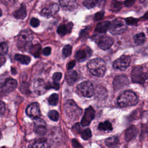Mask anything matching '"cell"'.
Listing matches in <instances>:
<instances>
[{
    "mask_svg": "<svg viewBox=\"0 0 148 148\" xmlns=\"http://www.w3.org/2000/svg\"><path fill=\"white\" fill-rule=\"evenodd\" d=\"M75 57L77 61L82 62L87 58V53L85 50H79L76 53Z\"/></svg>",
    "mask_w": 148,
    "mask_h": 148,
    "instance_id": "cell-30",
    "label": "cell"
},
{
    "mask_svg": "<svg viewBox=\"0 0 148 148\" xmlns=\"http://www.w3.org/2000/svg\"><path fill=\"white\" fill-rule=\"evenodd\" d=\"M43 54L45 56H49L51 53V48L50 47H46L43 50Z\"/></svg>",
    "mask_w": 148,
    "mask_h": 148,
    "instance_id": "cell-44",
    "label": "cell"
},
{
    "mask_svg": "<svg viewBox=\"0 0 148 148\" xmlns=\"http://www.w3.org/2000/svg\"><path fill=\"white\" fill-rule=\"evenodd\" d=\"M134 2H135V0H127L125 1L124 4L126 6H130L134 3Z\"/></svg>",
    "mask_w": 148,
    "mask_h": 148,
    "instance_id": "cell-48",
    "label": "cell"
},
{
    "mask_svg": "<svg viewBox=\"0 0 148 148\" xmlns=\"http://www.w3.org/2000/svg\"><path fill=\"white\" fill-rule=\"evenodd\" d=\"M2 15V11H1V9H0V16Z\"/></svg>",
    "mask_w": 148,
    "mask_h": 148,
    "instance_id": "cell-50",
    "label": "cell"
},
{
    "mask_svg": "<svg viewBox=\"0 0 148 148\" xmlns=\"http://www.w3.org/2000/svg\"><path fill=\"white\" fill-rule=\"evenodd\" d=\"M46 138H39L35 140L29 146V148H49Z\"/></svg>",
    "mask_w": 148,
    "mask_h": 148,
    "instance_id": "cell-19",
    "label": "cell"
},
{
    "mask_svg": "<svg viewBox=\"0 0 148 148\" xmlns=\"http://www.w3.org/2000/svg\"><path fill=\"white\" fill-rule=\"evenodd\" d=\"M59 10V6L57 3H51L49 6L44 8L40 14L44 17H50L55 15Z\"/></svg>",
    "mask_w": 148,
    "mask_h": 148,
    "instance_id": "cell-13",
    "label": "cell"
},
{
    "mask_svg": "<svg viewBox=\"0 0 148 148\" xmlns=\"http://www.w3.org/2000/svg\"><path fill=\"white\" fill-rule=\"evenodd\" d=\"M64 109L66 115L72 120L77 119L82 113L80 109L75 102L71 99L68 100L64 104Z\"/></svg>",
    "mask_w": 148,
    "mask_h": 148,
    "instance_id": "cell-4",
    "label": "cell"
},
{
    "mask_svg": "<svg viewBox=\"0 0 148 148\" xmlns=\"http://www.w3.org/2000/svg\"><path fill=\"white\" fill-rule=\"evenodd\" d=\"M34 130L38 135H44L46 132V124L45 121L40 117L34 119Z\"/></svg>",
    "mask_w": 148,
    "mask_h": 148,
    "instance_id": "cell-10",
    "label": "cell"
},
{
    "mask_svg": "<svg viewBox=\"0 0 148 148\" xmlns=\"http://www.w3.org/2000/svg\"><path fill=\"white\" fill-rule=\"evenodd\" d=\"M26 113L29 117L34 119L40 117V111L39 104L37 102H34L29 105L26 109Z\"/></svg>",
    "mask_w": 148,
    "mask_h": 148,
    "instance_id": "cell-11",
    "label": "cell"
},
{
    "mask_svg": "<svg viewBox=\"0 0 148 148\" xmlns=\"http://www.w3.org/2000/svg\"><path fill=\"white\" fill-rule=\"evenodd\" d=\"M33 34L29 29L21 31L17 39V46L21 50H25L31 46V42L33 39Z\"/></svg>",
    "mask_w": 148,
    "mask_h": 148,
    "instance_id": "cell-3",
    "label": "cell"
},
{
    "mask_svg": "<svg viewBox=\"0 0 148 148\" xmlns=\"http://www.w3.org/2000/svg\"><path fill=\"white\" fill-rule=\"evenodd\" d=\"M62 77V74L60 72H56L54 73L53 75V82L56 83H58V82L60 80Z\"/></svg>",
    "mask_w": 148,
    "mask_h": 148,
    "instance_id": "cell-37",
    "label": "cell"
},
{
    "mask_svg": "<svg viewBox=\"0 0 148 148\" xmlns=\"http://www.w3.org/2000/svg\"><path fill=\"white\" fill-rule=\"evenodd\" d=\"M59 87H60V86H59L58 83H56L53 82V83H48L47 84H46V88L47 89H49V88H53L58 90L59 88Z\"/></svg>",
    "mask_w": 148,
    "mask_h": 148,
    "instance_id": "cell-38",
    "label": "cell"
},
{
    "mask_svg": "<svg viewBox=\"0 0 148 148\" xmlns=\"http://www.w3.org/2000/svg\"><path fill=\"white\" fill-rule=\"evenodd\" d=\"M94 94L95 97L98 99H105L108 96L107 91L103 87H97L94 90Z\"/></svg>",
    "mask_w": 148,
    "mask_h": 148,
    "instance_id": "cell-22",
    "label": "cell"
},
{
    "mask_svg": "<svg viewBox=\"0 0 148 148\" xmlns=\"http://www.w3.org/2000/svg\"><path fill=\"white\" fill-rule=\"evenodd\" d=\"M75 64H76V62H75V61H74V60L69 61L67 65V69L68 70L72 69L75 65Z\"/></svg>",
    "mask_w": 148,
    "mask_h": 148,
    "instance_id": "cell-45",
    "label": "cell"
},
{
    "mask_svg": "<svg viewBox=\"0 0 148 148\" xmlns=\"http://www.w3.org/2000/svg\"><path fill=\"white\" fill-rule=\"evenodd\" d=\"M80 133H81V136L84 140H87L89 138H90L92 136L91 131L89 128H87L84 130Z\"/></svg>",
    "mask_w": 148,
    "mask_h": 148,
    "instance_id": "cell-35",
    "label": "cell"
},
{
    "mask_svg": "<svg viewBox=\"0 0 148 148\" xmlns=\"http://www.w3.org/2000/svg\"><path fill=\"white\" fill-rule=\"evenodd\" d=\"M103 15H104L103 12H99L97 13L95 15V20L96 21L101 20L103 18Z\"/></svg>",
    "mask_w": 148,
    "mask_h": 148,
    "instance_id": "cell-41",
    "label": "cell"
},
{
    "mask_svg": "<svg viewBox=\"0 0 148 148\" xmlns=\"http://www.w3.org/2000/svg\"><path fill=\"white\" fill-rule=\"evenodd\" d=\"M80 126L79 125V124H75V125L73 127V131L76 132V133H79L81 132L80 131Z\"/></svg>",
    "mask_w": 148,
    "mask_h": 148,
    "instance_id": "cell-46",
    "label": "cell"
},
{
    "mask_svg": "<svg viewBox=\"0 0 148 148\" xmlns=\"http://www.w3.org/2000/svg\"><path fill=\"white\" fill-rule=\"evenodd\" d=\"M77 90L80 94L87 98H90L94 94V88L92 83L89 81H84L77 86Z\"/></svg>",
    "mask_w": 148,
    "mask_h": 148,
    "instance_id": "cell-7",
    "label": "cell"
},
{
    "mask_svg": "<svg viewBox=\"0 0 148 148\" xmlns=\"http://www.w3.org/2000/svg\"><path fill=\"white\" fill-rule=\"evenodd\" d=\"M125 22L127 24H135L137 22V20L134 18H132V17H130L129 19L128 18H127L125 19Z\"/></svg>",
    "mask_w": 148,
    "mask_h": 148,
    "instance_id": "cell-42",
    "label": "cell"
},
{
    "mask_svg": "<svg viewBox=\"0 0 148 148\" xmlns=\"http://www.w3.org/2000/svg\"><path fill=\"white\" fill-rule=\"evenodd\" d=\"M87 68L92 75L97 77L103 76L106 70L105 63L101 58H95L90 60L87 63Z\"/></svg>",
    "mask_w": 148,
    "mask_h": 148,
    "instance_id": "cell-2",
    "label": "cell"
},
{
    "mask_svg": "<svg viewBox=\"0 0 148 148\" xmlns=\"http://www.w3.org/2000/svg\"><path fill=\"white\" fill-rule=\"evenodd\" d=\"M138 134L137 128L134 125L128 127L125 131V139L127 142H129L134 139Z\"/></svg>",
    "mask_w": 148,
    "mask_h": 148,
    "instance_id": "cell-18",
    "label": "cell"
},
{
    "mask_svg": "<svg viewBox=\"0 0 148 148\" xmlns=\"http://www.w3.org/2000/svg\"><path fill=\"white\" fill-rule=\"evenodd\" d=\"M129 84V80L125 75H119L114 77L113 82V86L115 91H119Z\"/></svg>",
    "mask_w": 148,
    "mask_h": 148,
    "instance_id": "cell-9",
    "label": "cell"
},
{
    "mask_svg": "<svg viewBox=\"0 0 148 148\" xmlns=\"http://www.w3.org/2000/svg\"><path fill=\"white\" fill-rule=\"evenodd\" d=\"M2 148H6V147H2Z\"/></svg>",
    "mask_w": 148,
    "mask_h": 148,
    "instance_id": "cell-52",
    "label": "cell"
},
{
    "mask_svg": "<svg viewBox=\"0 0 148 148\" xmlns=\"http://www.w3.org/2000/svg\"><path fill=\"white\" fill-rule=\"evenodd\" d=\"M40 24L39 20L36 18H32L30 21V24L33 27H38Z\"/></svg>",
    "mask_w": 148,
    "mask_h": 148,
    "instance_id": "cell-39",
    "label": "cell"
},
{
    "mask_svg": "<svg viewBox=\"0 0 148 148\" xmlns=\"http://www.w3.org/2000/svg\"><path fill=\"white\" fill-rule=\"evenodd\" d=\"M4 1H6V2H8V1H13V0H4Z\"/></svg>",
    "mask_w": 148,
    "mask_h": 148,
    "instance_id": "cell-51",
    "label": "cell"
},
{
    "mask_svg": "<svg viewBox=\"0 0 148 148\" xmlns=\"http://www.w3.org/2000/svg\"><path fill=\"white\" fill-rule=\"evenodd\" d=\"M98 129L101 131H111L113 129L111 123L109 121L100 123L98 124Z\"/></svg>",
    "mask_w": 148,
    "mask_h": 148,
    "instance_id": "cell-29",
    "label": "cell"
},
{
    "mask_svg": "<svg viewBox=\"0 0 148 148\" xmlns=\"http://www.w3.org/2000/svg\"><path fill=\"white\" fill-rule=\"evenodd\" d=\"M13 16L17 19H24L27 16V10L24 5H21L20 8L15 10L13 13Z\"/></svg>",
    "mask_w": 148,
    "mask_h": 148,
    "instance_id": "cell-21",
    "label": "cell"
},
{
    "mask_svg": "<svg viewBox=\"0 0 148 148\" xmlns=\"http://www.w3.org/2000/svg\"><path fill=\"white\" fill-rule=\"evenodd\" d=\"M62 55L65 57L69 56L72 53V46L69 45H65L62 49Z\"/></svg>",
    "mask_w": 148,
    "mask_h": 148,
    "instance_id": "cell-33",
    "label": "cell"
},
{
    "mask_svg": "<svg viewBox=\"0 0 148 148\" xmlns=\"http://www.w3.org/2000/svg\"><path fill=\"white\" fill-rule=\"evenodd\" d=\"M14 59L24 65L28 64L31 61V58L23 54H16L14 56Z\"/></svg>",
    "mask_w": 148,
    "mask_h": 148,
    "instance_id": "cell-27",
    "label": "cell"
},
{
    "mask_svg": "<svg viewBox=\"0 0 148 148\" xmlns=\"http://www.w3.org/2000/svg\"><path fill=\"white\" fill-rule=\"evenodd\" d=\"M58 95L57 94H53L51 95L48 99L49 103L51 105H56L58 102Z\"/></svg>",
    "mask_w": 148,
    "mask_h": 148,
    "instance_id": "cell-32",
    "label": "cell"
},
{
    "mask_svg": "<svg viewBox=\"0 0 148 148\" xmlns=\"http://www.w3.org/2000/svg\"><path fill=\"white\" fill-rule=\"evenodd\" d=\"M48 116L50 118V119H51V120L54 121H57L59 118L58 113L55 110H50L48 113Z\"/></svg>",
    "mask_w": 148,
    "mask_h": 148,
    "instance_id": "cell-34",
    "label": "cell"
},
{
    "mask_svg": "<svg viewBox=\"0 0 148 148\" xmlns=\"http://www.w3.org/2000/svg\"><path fill=\"white\" fill-rule=\"evenodd\" d=\"M40 50H41V46L39 44L31 45L28 49V51H29V53L35 57H39Z\"/></svg>",
    "mask_w": 148,
    "mask_h": 148,
    "instance_id": "cell-26",
    "label": "cell"
},
{
    "mask_svg": "<svg viewBox=\"0 0 148 148\" xmlns=\"http://www.w3.org/2000/svg\"><path fill=\"white\" fill-rule=\"evenodd\" d=\"M138 102V98L132 91H125L119 95L117 103L120 107H127L135 105Z\"/></svg>",
    "mask_w": 148,
    "mask_h": 148,
    "instance_id": "cell-1",
    "label": "cell"
},
{
    "mask_svg": "<svg viewBox=\"0 0 148 148\" xmlns=\"http://www.w3.org/2000/svg\"><path fill=\"white\" fill-rule=\"evenodd\" d=\"M60 5L65 10L72 11L77 6L76 0H60Z\"/></svg>",
    "mask_w": 148,
    "mask_h": 148,
    "instance_id": "cell-17",
    "label": "cell"
},
{
    "mask_svg": "<svg viewBox=\"0 0 148 148\" xmlns=\"http://www.w3.org/2000/svg\"><path fill=\"white\" fill-rule=\"evenodd\" d=\"M110 22L108 21H101L97 24L95 28V31L98 33H104L107 31L109 29Z\"/></svg>",
    "mask_w": 148,
    "mask_h": 148,
    "instance_id": "cell-23",
    "label": "cell"
},
{
    "mask_svg": "<svg viewBox=\"0 0 148 148\" xmlns=\"http://www.w3.org/2000/svg\"><path fill=\"white\" fill-rule=\"evenodd\" d=\"M12 73H13V74H16V73H17V72H16V69H15L14 68L13 69V68H12Z\"/></svg>",
    "mask_w": 148,
    "mask_h": 148,
    "instance_id": "cell-49",
    "label": "cell"
},
{
    "mask_svg": "<svg viewBox=\"0 0 148 148\" xmlns=\"http://www.w3.org/2000/svg\"><path fill=\"white\" fill-rule=\"evenodd\" d=\"M113 43V39L106 35H102L100 36L98 40V46L102 50L109 49L112 46Z\"/></svg>",
    "mask_w": 148,
    "mask_h": 148,
    "instance_id": "cell-14",
    "label": "cell"
},
{
    "mask_svg": "<svg viewBox=\"0 0 148 148\" xmlns=\"http://www.w3.org/2000/svg\"><path fill=\"white\" fill-rule=\"evenodd\" d=\"M98 0H83V5L88 9L92 8L96 6Z\"/></svg>",
    "mask_w": 148,
    "mask_h": 148,
    "instance_id": "cell-31",
    "label": "cell"
},
{
    "mask_svg": "<svg viewBox=\"0 0 148 148\" xmlns=\"http://www.w3.org/2000/svg\"><path fill=\"white\" fill-rule=\"evenodd\" d=\"M105 144L109 147H115L119 145V139L116 136H111L105 140Z\"/></svg>",
    "mask_w": 148,
    "mask_h": 148,
    "instance_id": "cell-25",
    "label": "cell"
},
{
    "mask_svg": "<svg viewBox=\"0 0 148 148\" xmlns=\"http://www.w3.org/2000/svg\"><path fill=\"white\" fill-rule=\"evenodd\" d=\"M17 83L15 79H8L2 87V90L5 93H9L13 91L17 87Z\"/></svg>",
    "mask_w": 148,
    "mask_h": 148,
    "instance_id": "cell-16",
    "label": "cell"
},
{
    "mask_svg": "<svg viewBox=\"0 0 148 148\" xmlns=\"http://www.w3.org/2000/svg\"><path fill=\"white\" fill-rule=\"evenodd\" d=\"M147 77V73L140 66L135 67L131 72V79L134 83L142 84Z\"/></svg>",
    "mask_w": 148,
    "mask_h": 148,
    "instance_id": "cell-6",
    "label": "cell"
},
{
    "mask_svg": "<svg viewBox=\"0 0 148 148\" xmlns=\"http://www.w3.org/2000/svg\"><path fill=\"white\" fill-rule=\"evenodd\" d=\"M72 145H73V146L74 148H83V147L79 143V142L75 139H73L72 140Z\"/></svg>",
    "mask_w": 148,
    "mask_h": 148,
    "instance_id": "cell-43",
    "label": "cell"
},
{
    "mask_svg": "<svg viewBox=\"0 0 148 148\" xmlns=\"http://www.w3.org/2000/svg\"><path fill=\"white\" fill-rule=\"evenodd\" d=\"M127 28L126 22L122 18H117L110 22L108 30L113 35H119L124 32Z\"/></svg>",
    "mask_w": 148,
    "mask_h": 148,
    "instance_id": "cell-5",
    "label": "cell"
},
{
    "mask_svg": "<svg viewBox=\"0 0 148 148\" xmlns=\"http://www.w3.org/2000/svg\"><path fill=\"white\" fill-rule=\"evenodd\" d=\"M130 62V57L126 55H123L113 62V67L116 69L124 71L129 66Z\"/></svg>",
    "mask_w": 148,
    "mask_h": 148,
    "instance_id": "cell-8",
    "label": "cell"
},
{
    "mask_svg": "<svg viewBox=\"0 0 148 148\" xmlns=\"http://www.w3.org/2000/svg\"><path fill=\"white\" fill-rule=\"evenodd\" d=\"M73 27L72 23H69L67 24H61L57 28V33L61 36L71 32Z\"/></svg>",
    "mask_w": 148,
    "mask_h": 148,
    "instance_id": "cell-20",
    "label": "cell"
},
{
    "mask_svg": "<svg viewBox=\"0 0 148 148\" xmlns=\"http://www.w3.org/2000/svg\"><path fill=\"white\" fill-rule=\"evenodd\" d=\"M146 39L145 35L143 32H140L134 35V40L136 45H140L143 44Z\"/></svg>",
    "mask_w": 148,
    "mask_h": 148,
    "instance_id": "cell-28",
    "label": "cell"
},
{
    "mask_svg": "<svg viewBox=\"0 0 148 148\" xmlns=\"http://www.w3.org/2000/svg\"><path fill=\"white\" fill-rule=\"evenodd\" d=\"M6 61V58L3 56V55L0 54V68L5 64Z\"/></svg>",
    "mask_w": 148,
    "mask_h": 148,
    "instance_id": "cell-47",
    "label": "cell"
},
{
    "mask_svg": "<svg viewBox=\"0 0 148 148\" xmlns=\"http://www.w3.org/2000/svg\"><path fill=\"white\" fill-rule=\"evenodd\" d=\"M34 90L36 94L41 95L43 94L47 90L46 84L42 79H38L36 80L34 83Z\"/></svg>",
    "mask_w": 148,
    "mask_h": 148,
    "instance_id": "cell-15",
    "label": "cell"
},
{
    "mask_svg": "<svg viewBox=\"0 0 148 148\" xmlns=\"http://www.w3.org/2000/svg\"><path fill=\"white\" fill-rule=\"evenodd\" d=\"M95 116V111L91 106L88 107L84 112L81 121V125L83 127L87 126L91 122Z\"/></svg>",
    "mask_w": 148,
    "mask_h": 148,
    "instance_id": "cell-12",
    "label": "cell"
},
{
    "mask_svg": "<svg viewBox=\"0 0 148 148\" xmlns=\"http://www.w3.org/2000/svg\"><path fill=\"white\" fill-rule=\"evenodd\" d=\"M77 78V74L75 71H69L66 74V80L69 85L73 84Z\"/></svg>",
    "mask_w": 148,
    "mask_h": 148,
    "instance_id": "cell-24",
    "label": "cell"
},
{
    "mask_svg": "<svg viewBox=\"0 0 148 148\" xmlns=\"http://www.w3.org/2000/svg\"><path fill=\"white\" fill-rule=\"evenodd\" d=\"M8 51V45L6 42H2L0 43V54H6Z\"/></svg>",
    "mask_w": 148,
    "mask_h": 148,
    "instance_id": "cell-36",
    "label": "cell"
},
{
    "mask_svg": "<svg viewBox=\"0 0 148 148\" xmlns=\"http://www.w3.org/2000/svg\"><path fill=\"white\" fill-rule=\"evenodd\" d=\"M5 112V103L0 101V116H2Z\"/></svg>",
    "mask_w": 148,
    "mask_h": 148,
    "instance_id": "cell-40",
    "label": "cell"
}]
</instances>
